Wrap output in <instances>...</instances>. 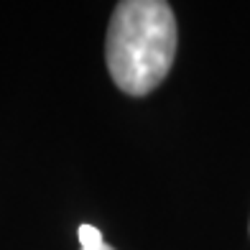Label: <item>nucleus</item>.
<instances>
[{
    "label": "nucleus",
    "instance_id": "nucleus-1",
    "mask_svg": "<svg viewBox=\"0 0 250 250\" xmlns=\"http://www.w3.org/2000/svg\"><path fill=\"white\" fill-rule=\"evenodd\" d=\"M176 56V18L164 0H123L105 41L110 77L125 95L143 97L166 79Z\"/></svg>",
    "mask_w": 250,
    "mask_h": 250
},
{
    "label": "nucleus",
    "instance_id": "nucleus-2",
    "mask_svg": "<svg viewBox=\"0 0 250 250\" xmlns=\"http://www.w3.org/2000/svg\"><path fill=\"white\" fill-rule=\"evenodd\" d=\"M79 250H115L102 240V232L92 225H82L79 227Z\"/></svg>",
    "mask_w": 250,
    "mask_h": 250
}]
</instances>
